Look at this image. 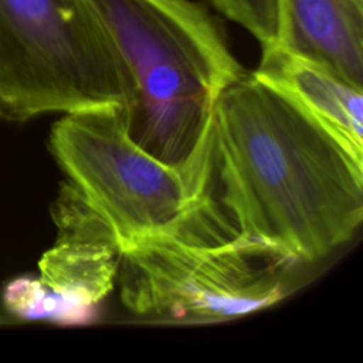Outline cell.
<instances>
[{"label":"cell","mask_w":363,"mask_h":363,"mask_svg":"<svg viewBox=\"0 0 363 363\" xmlns=\"http://www.w3.org/2000/svg\"><path fill=\"white\" fill-rule=\"evenodd\" d=\"M0 322H1V320H0Z\"/></svg>","instance_id":"8fae6325"},{"label":"cell","mask_w":363,"mask_h":363,"mask_svg":"<svg viewBox=\"0 0 363 363\" xmlns=\"http://www.w3.org/2000/svg\"><path fill=\"white\" fill-rule=\"evenodd\" d=\"M132 84L129 135L182 164L206 136L216 101L242 67L206 7L191 0H92Z\"/></svg>","instance_id":"7a4b0ae2"},{"label":"cell","mask_w":363,"mask_h":363,"mask_svg":"<svg viewBox=\"0 0 363 363\" xmlns=\"http://www.w3.org/2000/svg\"><path fill=\"white\" fill-rule=\"evenodd\" d=\"M50 149L119 247L172 234L206 207L208 130L190 160L173 164L142 147L129 135L125 109L109 105L64 113Z\"/></svg>","instance_id":"277c9868"},{"label":"cell","mask_w":363,"mask_h":363,"mask_svg":"<svg viewBox=\"0 0 363 363\" xmlns=\"http://www.w3.org/2000/svg\"><path fill=\"white\" fill-rule=\"evenodd\" d=\"M116 284L125 308L174 323H217L272 306L298 262L244 237L157 234L119 247Z\"/></svg>","instance_id":"5b68a950"},{"label":"cell","mask_w":363,"mask_h":363,"mask_svg":"<svg viewBox=\"0 0 363 363\" xmlns=\"http://www.w3.org/2000/svg\"><path fill=\"white\" fill-rule=\"evenodd\" d=\"M57 238L38 261V279L89 318L116 284L119 242L67 182L52 203Z\"/></svg>","instance_id":"8992f818"},{"label":"cell","mask_w":363,"mask_h":363,"mask_svg":"<svg viewBox=\"0 0 363 363\" xmlns=\"http://www.w3.org/2000/svg\"><path fill=\"white\" fill-rule=\"evenodd\" d=\"M275 44L363 89V0H278Z\"/></svg>","instance_id":"ba28073f"},{"label":"cell","mask_w":363,"mask_h":363,"mask_svg":"<svg viewBox=\"0 0 363 363\" xmlns=\"http://www.w3.org/2000/svg\"><path fill=\"white\" fill-rule=\"evenodd\" d=\"M206 199L230 234L315 261L363 220V163L284 92L244 71L214 105Z\"/></svg>","instance_id":"6da1fadb"},{"label":"cell","mask_w":363,"mask_h":363,"mask_svg":"<svg viewBox=\"0 0 363 363\" xmlns=\"http://www.w3.org/2000/svg\"><path fill=\"white\" fill-rule=\"evenodd\" d=\"M254 74L291 98L363 163V89L278 44L262 47Z\"/></svg>","instance_id":"52a82bcc"},{"label":"cell","mask_w":363,"mask_h":363,"mask_svg":"<svg viewBox=\"0 0 363 363\" xmlns=\"http://www.w3.org/2000/svg\"><path fill=\"white\" fill-rule=\"evenodd\" d=\"M132 84L92 0H0V119L118 105Z\"/></svg>","instance_id":"3957f363"},{"label":"cell","mask_w":363,"mask_h":363,"mask_svg":"<svg viewBox=\"0 0 363 363\" xmlns=\"http://www.w3.org/2000/svg\"><path fill=\"white\" fill-rule=\"evenodd\" d=\"M230 20L251 33L261 47L277 43L278 0H211Z\"/></svg>","instance_id":"30bf717a"},{"label":"cell","mask_w":363,"mask_h":363,"mask_svg":"<svg viewBox=\"0 0 363 363\" xmlns=\"http://www.w3.org/2000/svg\"><path fill=\"white\" fill-rule=\"evenodd\" d=\"M3 303L13 316L26 320L41 319L72 325L91 319L38 278H18L9 282L3 291Z\"/></svg>","instance_id":"9c48e42d"}]
</instances>
